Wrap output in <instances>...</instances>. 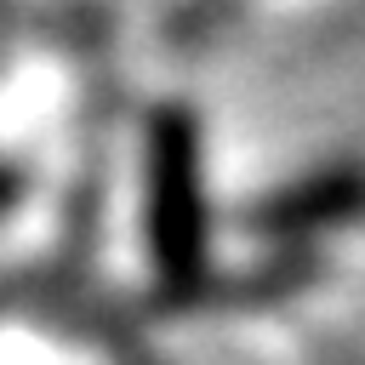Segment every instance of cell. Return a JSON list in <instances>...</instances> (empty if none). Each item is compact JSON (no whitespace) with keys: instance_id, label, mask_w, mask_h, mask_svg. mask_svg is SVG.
Returning a JSON list of instances; mask_svg holds the SVG:
<instances>
[{"instance_id":"1","label":"cell","mask_w":365,"mask_h":365,"mask_svg":"<svg viewBox=\"0 0 365 365\" xmlns=\"http://www.w3.org/2000/svg\"><path fill=\"white\" fill-rule=\"evenodd\" d=\"M143 222L160 279V302H200L205 268V188H200V120L182 103H160L143 131Z\"/></svg>"},{"instance_id":"2","label":"cell","mask_w":365,"mask_h":365,"mask_svg":"<svg viewBox=\"0 0 365 365\" xmlns=\"http://www.w3.org/2000/svg\"><path fill=\"white\" fill-rule=\"evenodd\" d=\"M23 194H29V177L0 154V217H11V211L23 205Z\"/></svg>"}]
</instances>
